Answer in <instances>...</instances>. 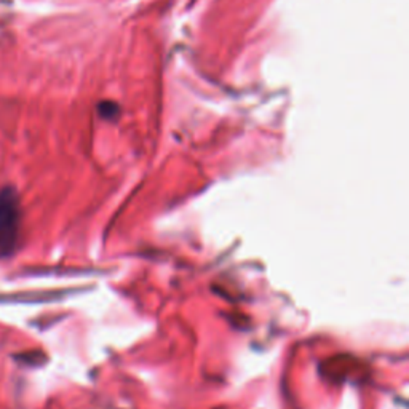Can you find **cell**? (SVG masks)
Returning <instances> with one entry per match:
<instances>
[{"label": "cell", "instance_id": "obj_1", "mask_svg": "<svg viewBox=\"0 0 409 409\" xmlns=\"http://www.w3.org/2000/svg\"><path fill=\"white\" fill-rule=\"evenodd\" d=\"M20 232V201L13 189L0 192V255L15 250Z\"/></svg>", "mask_w": 409, "mask_h": 409}]
</instances>
